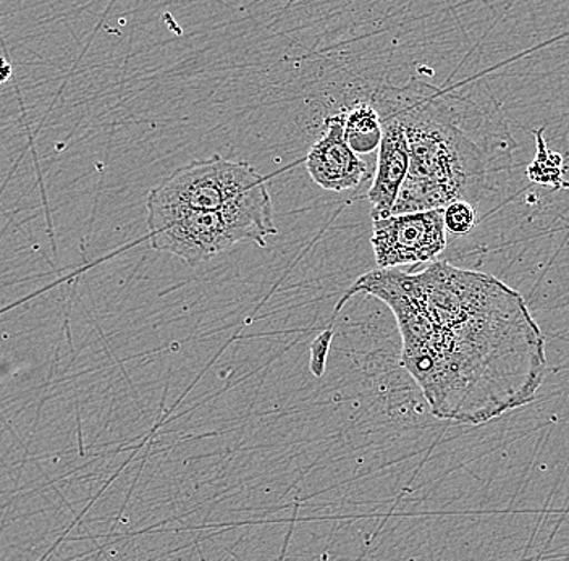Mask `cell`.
<instances>
[{
	"label": "cell",
	"instance_id": "obj_1",
	"mask_svg": "<svg viewBox=\"0 0 569 561\" xmlns=\"http://www.w3.org/2000/svg\"><path fill=\"white\" fill-rule=\"evenodd\" d=\"M369 293L393 311L401 364L433 417L478 425L531 403L547 374L546 337L521 293L490 273L429 262L377 269L341 298Z\"/></svg>",
	"mask_w": 569,
	"mask_h": 561
},
{
	"label": "cell",
	"instance_id": "obj_2",
	"mask_svg": "<svg viewBox=\"0 0 569 561\" xmlns=\"http://www.w3.org/2000/svg\"><path fill=\"white\" fill-rule=\"evenodd\" d=\"M397 112L407 131L409 170L391 214L433 211L465 200L483 173L478 146L432 102Z\"/></svg>",
	"mask_w": 569,
	"mask_h": 561
},
{
	"label": "cell",
	"instance_id": "obj_3",
	"mask_svg": "<svg viewBox=\"0 0 569 561\" xmlns=\"http://www.w3.org/2000/svg\"><path fill=\"white\" fill-rule=\"evenodd\" d=\"M262 181H266L264 177L251 163L230 161L216 154L176 170L149 193L148 202L220 211Z\"/></svg>",
	"mask_w": 569,
	"mask_h": 561
},
{
	"label": "cell",
	"instance_id": "obj_4",
	"mask_svg": "<svg viewBox=\"0 0 569 561\" xmlns=\"http://www.w3.org/2000/svg\"><path fill=\"white\" fill-rule=\"evenodd\" d=\"M148 229L156 251L177 256L190 266L209 261L237 244L220 211L148 202Z\"/></svg>",
	"mask_w": 569,
	"mask_h": 561
},
{
	"label": "cell",
	"instance_id": "obj_5",
	"mask_svg": "<svg viewBox=\"0 0 569 561\" xmlns=\"http://www.w3.org/2000/svg\"><path fill=\"white\" fill-rule=\"evenodd\" d=\"M372 222L371 244L380 269L429 264L447 248L443 209L391 214Z\"/></svg>",
	"mask_w": 569,
	"mask_h": 561
},
{
	"label": "cell",
	"instance_id": "obj_6",
	"mask_svg": "<svg viewBox=\"0 0 569 561\" xmlns=\"http://www.w3.org/2000/svg\"><path fill=\"white\" fill-rule=\"evenodd\" d=\"M309 176L323 190H353L369 179V169L345 140L343 113L326 120V133L306 156Z\"/></svg>",
	"mask_w": 569,
	"mask_h": 561
},
{
	"label": "cell",
	"instance_id": "obj_7",
	"mask_svg": "<svg viewBox=\"0 0 569 561\" xmlns=\"http://www.w3.org/2000/svg\"><path fill=\"white\" fill-rule=\"evenodd\" d=\"M382 141L377 154L376 176L368 198L372 220L389 218L409 170L407 131L398 112L382 117Z\"/></svg>",
	"mask_w": 569,
	"mask_h": 561
},
{
	"label": "cell",
	"instance_id": "obj_8",
	"mask_svg": "<svg viewBox=\"0 0 569 561\" xmlns=\"http://www.w3.org/2000/svg\"><path fill=\"white\" fill-rule=\"evenodd\" d=\"M345 140L358 154H369L382 141V116L372 104L359 102L343 113Z\"/></svg>",
	"mask_w": 569,
	"mask_h": 561
},
{
	"label": "cell",
	"instance_id": "obj_9",
	"mask_svg": "<svg viewBox=\"0 0 569 561\" xmlns=\"http://www.w3.org/2000/svg\"><path fill=\"white\" fill-rule=\"evenodd\" d=\"M445 227L455 236H466L476 227V211L468 201L458 200L443 209Z\"/></svg>",
	"mask_w": 569,
	"mask_h": 561
},
{
	"label": "cell",
	"instance_id": "obj_10",
	"mask_svg": "<svg viewBox=\"0 0 569 561\" xmlns=\"http://www.w3.org/2000/svg\"><path fill=\"white\" fill-rule=\"evenodd\" d=\"M332 339L333 330L327 329L319 333L311 344V362H309V368H311V372L316 378H322L323 372H326L327 354H329Z\"/></svg>",
	"mask_w": 569,
	"mask_h": 561
},
{
	"label": "cell",
	"instance_id": "obj_11",
	"mask_svg": "<svg viewBox=\"0 0 569 561\" xmlns=\"http://www.w3.org/2000/svg\"><path fill=\"white\" fill-rule=\"evenodd\" d=\"M10 74H12V67L7 63L6 59H0V84L7 83Z\"/></svg>",
	"mask_w": 569,
	"mask_h": 561
}]
</instances>
